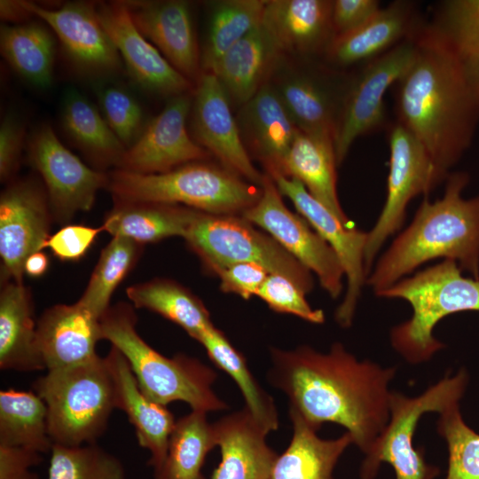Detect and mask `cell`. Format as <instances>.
I'll return each instance as SVG.
<instances>
[{
    "mask_svg": "<svg viewBox=\"0 0 479 479\" xmlns=\"http://www.w3.org/2000/svg\"><path fill=\"white\" fill-rule=\"evenodd\" d=\"M271 359L268 380L287 396L289 410L318 430L325 422L344 427L365 454L370 452L390 418L396 367L358 360L340 342L326 353L271 348Z\"/></svg>",
    "mask_w": 479,
    "mask_h": 479,
    "instance_id": "6da1fadb",
    "label": "cell"
},
{
    "mask_svg": "<svg viewBox=\"0 0 479 479\" xmlns=\"http://www.w3.org/2000/svg\"><path fill=\"white\" fill-rule=\"evenodd\" d=\"M415 37L414 61L394 85L397 122L450 174L474 140L479 104L463 59L428 34L422 25Z\"/></svg>",
    "mask_w": 479,
    "mask_h": 479,
    "instance_id": "7a4b0ae2",
    "label": "cell"
},
{
    "mask_svg": "<svg viewBox=\"0 0 479 479\" xmlns=\"http://www.w3.org/2000/svg\"><path fill=\"white\" fill-rule=\"evenodd\" d=\"M444 192L423 200L412 223L392 241L369 273L375 294L389 288L421 264L451 259L479 280V195L464 199L469 175L450 173Z\"/></svg>",
    "mask_w": 479,
    "mask_h": 479,
    "instance_id": "3957f363",
    "label": "cell"
},
{
    "mask_svg": "<svg viewBox=\"0 0 479 479\" xmlns=\"http://www.w3.org/2000/svg\"><path fill=\"white\" fill-rule=\"evenodd\" d=\"M136 324L129 305L110 307L100 318L101 337L124 356L148 397L166 406L182 401L192 411L206 413L228 408L213 390L217 378L214 369L185 354L162 355L139 335Z\"/></svg>",
    "mask_w": 479,
    "mask_h": 479,
    "instance_id": "277c9868",
    "label": "cell"
},
{
    "mask_svg": "<svg viewBox=\"0 0 479 479\" xmlns=\"http://www.w3.org/2000/svg\"><path fill=\"white\" fill-rule=\"evenodd\" d=\"M376 295L400 298L412 306V317L391 329L390 342L412 365L428 361L444 347L433 334L441 319L457 312L479 311V280L464 277L451 259L403 278Z\"/></svg>",
    "mask_w": 479,
    "mask_h": 479,
    "instance_id": "5b68a950",
    "label": "cell"
},
{
    "mask_svg": "<svg viewBox=\"0 0 479 479\" xmlns=\"http://www.w3.org/2000/svg\"><path fill=\"white\" fill-rule=\"evenodd\" d=\"M108 177L115 200L180 205L211 215L243 213L261 195L236 173L202 161L157 174L116 169Z\"/></svg>",
    "mask_w": 479,
    "mask_h": 479,
    "instance_id": "8992f818",
    "label": "cell"
},
{
    "mask_svg": "<svg viewBox=\"0 0 479 479\" xmlns=\"http://www.w3.org/2000/svg\"><path fill=\"white\" fill-rule=\"evenodd\" d=\"M47 407L53 444L97 443L115 409L114 389L104 357L70 368L47 371L33 383Z\"/></svg>",
    "mask_w": 479,
    "mask_h": 479,
    "instance_id": "52a82bcc",
    "label": "cell"
},
{
    "mask_svg": "<svg viewBox=\"0 0 479 479\" xmlns=\"http://www.w3.org/2000/svg\"><path fill=\"white\" fill-rule=\"evenodd\" d=\"M467 375L460 370L444 376L422 394L410 397L391 391L390 418L360 467L361 479H373L381 462L394 469L396 479H435L440 469L426 462L424 448H415L413 435L420 417L426 412L440 413L463 396Z\"/></svg>",
    "mask_w": 479,
    "mask_h": 479,
    "instance_id": "ba28073f",
    "label": "cell"
},
{
    "mask_svg": "<svg viewBox=\"0 0 479 479\" xmlns=\"http://www.w3.org/2000/svg\"><path fill=\"white\" fill-rule=\"evenodd\" d=\"M243 216L200 212L185 237L213 272L239 263H252L270 274L284 276L306 294L313 279L306 267L271 235L255 229Z\"/></svg>",
    "mask_w": 479,
    "mask_h": 479,
    "instance_id": "9c48e42d",
    "label": "cell"
},
{
    "mask_svg": "<svg viewBox=\"0 0 479 479\" xmlns=\"http://www.w3.org/2000/svg\"><path fill=\"white\" fill-rule=\"evenodd\" d=\"M389 145L386 200L374 226L367 232L365 248L367 276L381 246L402 227L408 203L420 194L427 195L450 175L442 170L422 144L397 122L389 130Z\"/></svg>",
    "mask_w": 479,
    "mask_h": 479,
    "instance_id": "30bf717a",
    "label": "cell"
},
{
    "mask_svg": "<svg viewBox=\"0 0 479 479\" xmlns=\"http://www.w3.org/2000/svg\"><path fill=\"white\" fill-rule=\"evenodd\" d=\"M415 35L365 63L350 78L334 138L338 165L359 137L377 131L385 124V95L413 63L417 53Z\"/></svg>",
    "mask_w": 479,
    "mask_h": 479,
    "instance_id": "8fae6325",
    "label": "cell"
},
{
    "mask_svg": "<svg viewBox=\"0 0 479 479\" xmlns=\"http://www.w3.org/2000/svg\"><path fill=\"white\" fill-rule=\"evenodd\" d=\"M242 216L265 230L289 254L318 278L333 298L342 291V266L330 245L310 224L284 204L274 181L265 175L258 200Z\"/></svg>",
    "mask_w": 479,
    "mask_h": 479,
    "instance_id": "7c38bea8",
    "label": "cell"
},
{
    "mask_svg": "<svg viewBox=\"0 0 479 479\" xmlns=\"http://www.w3.org/2000/svg\"><path fill=\"white\" fill-rule=\"evenodd\" d=\"M27 156L44 182L51 213L59 221L66 222L77 212L89 211L98 192L107 187L108 175L84 164L47 123L29 136Z\"/></svg>",
    "mask_w": 479,
    "mask_h": 479,
    "instance_id": "4fadbf2b",
    "label": "cell"
},
{
    "mask_svg": "<svg viewBox=\"0 0 479 479\" xmlns=\"http://www.w3.org/2000/svg\"><path fill=\"white\" fill-rule=\"evenodd\" d=\"M267 175L272 178L280 194L290 199L299 214L335 252L347 278L346 294L335 311V319L341 326L349 327L366 282L365 248L367 232L341 223L296 178L278 172Z\"/></svg>",
    "mask_w": 479,
    "mask_h": 479,
    "instance_id": "5bb4252c",
    "label": "cell"
},
{
    "mask_svg": "<svg viewBox=\"0 0 479 479\" xmlns=\"http://www.w3.org/2000/svg\"><path fill=\"white\" fill-rule=\"evenodd\" d=\"M51 209L46 190L33 179L12 181L0 198L3 275L22 283L27 258L45 248Z\"/></svg>",
    "mask_w": 479,
    "mask_h": 479,
    "instance_id": "9a60e30c",
    "label": "cell"
},
{
    "mask_svg": "<svg viewBox=\"0 0 479 479\" xmlns=\"http://www.w3.org/2000/svg\"><path fill=\"white\" fill-rule=\"evenodd\" d=\"M20 3L51 29L78 72L98 77L121 70L122 59L98 20L96 3L68 2L59 8H47L24 0Z\"/></svg>",
    "mask_w": 479,
    "mask_h": 479,
    "instance_id": "2e32d148",
    "label": "cell"
},
{
    "mask_svg": "<svg viewBox=\"0 0 479 479\" xmlns=\"http://www.w3.org/2000/svg\"><path fill=\"white\" fill-rule=\"evenodd\" d=\"M192 104L190 93L169 98L161 112L145 124L138 138L125 150L116 169L157 174L207 159L209 153L187 130Z\"/></svg>",
    "mask_w": 479,
    "mask_h": 479,
    "instance_id": "e0dca14e",
    "label": "cell"
},
{
    "mask_svg": "<svg viewBox=\"0 0 479 479\" xmlns=\"http://www.w3.org/2000/svg\"><path fill=\"white\" fill-rule=\"evenodd\" d=\"M231 106L216 75L202 71L196 82L191 108L194 139L214 154L223 167L261 186L265 175L252 163Z\"/></svg>",
    "mask_w": 479,
    "mask_h": 479,
    "instance_id": "ac0fdd59",
    "label": "cell"
},
{
    "mask_svg": "<svg viewBox=\"0 0 479 479\" xmlns=\"http://www.w3.org/2000/svg\"><path fill=\"white\" fill-rule=\"evenodd\" d=\"M96 11L129 75L140 88L169 98L192 90V82L137 28L124 1L96 4Z\"/></svg>",
    "mask_w": 479,
    "mask_h": 479,
    "instance_id": "d6986e66",
    "label": "cell"
},
{
    "mask_svg": "<svg viewBox=\"0 0 479 479\" xmlns=\"http://www.w3.org/2000/svg\"><path fill=\"white\" fill-rule=\"evenodd\" d=\"M141 34L185 77L197 82L201 53L190 4L182 0L124 1Z\"/></svg>",
    "mask_w": 479,
    "mask_h": 479,
    "instance_id": "ffe728a7",
    "label": "cell"
},
{
    "mask_svg": "<svg viewBox=\"0 0 479 479\" xmlns=\"http://www.w3.org/2000/svg\"><path fill=\"white\" fill-rule=\"evenodd\" d=\"M36 323L37 350L46 371L77 366L98 357L100 318L79 301L47 309Z\"/></svg>",
    "mask_w": 479,
    "mask_h": 479,
    "instance_id": "44dd1931",
    "label": "cell"
},
{
    "mask_svg": "<svg viewBox=\"0 0 479 479\" xmlns=\"http://www.w3.org/2000/svg\"><path fill=\"white\" fill-rule=\"evenodd\" d=\"M111 375L115 407L133 425L139 445L150 453L148 465L153 469L163 462L177 420L166 405L156 403L140 389L124 356L112 346L104 357Z\"/></svg>",
    "mask_w": 479,
    "mask_h": 479,
    "instance_id": "7402d4cb",
    "label": "cell"
},
{
    "mask_svg": "<svg viewBox=\"0 0 479 479\" xmlns=\"http://www.w3.org/2000/svg\"><path fill=\"white\" fill-rule=\"evenodd\" d=\"M213 426L221 461L211 479H271L279 454L267 444L269 432L245 406Z\"/></svg>",
    "mask_w": 479,
    "mask_h": 479,
    "instance_id": "603a6c76",
    "label": "cell"
},
{
    "mask_svg": "<svg viewBox=\"0 0 479 479\" xmlns=\"http://www.w3.org/2000/svg\"><path fill=\"white\" fill-rule=\"evenodd\" d=\"M415 4L397 0L380 8L357 28L334 36L326 51L329 62L340 67L366 63L414 35L418 22Z\"/></svg>",
    "mask_w": 479,
    "mask_h": 479,
    "instance_id": "cb8c5ba5",
    "label": "cell"
},
{
    "mask_svg": "<svg viewBox=\"0 0 479 479\" xmlns=\"http://www.w3.org/2000/svg\"><path fill=\"white\" fill-rule=\"evenodd\" d=\"M242 140L267 170L281 173L283 161L299 132L277 90L269 82L240 106L236 118Z\"/></svg>",
    "mask_w": 479,
    "mask_h": 479,
    "instance_id": "d4e9b609",
    "label": "cell"
},
{
    "mask_svg": "<svg viewBox=\"0 0 479 479\" xmlns=\"http://www.w3.org/2000/svg\"><path fill=\"white\" fill-rule=\"evenodd\" d=\"M325 74L301 72L275 87L297 129L334 142L342 101L350 78L336 84Z\"/></svg>",
    "mask_w": 479,
    "mask_h": 479,
    "instance_id": "484cf974",
    "label": "cell"
},
{
    "mask_svg": "<svg viewBox=\"0 0 479 479\" xmlns=\"http://www.w3.org/2000/svg\"><path fill=\"white\" fill-rule=\"evenodd\" d=\"M330 0L267 1L262 24L281 51L326 52L334 38Z\"/></svg>",
    "mask_w": 479,
    "mask_h": 479,
    "instance_id": "4316f807",
    "label": "cell"
},
{
    "mask_svg": "<svg viewBox=\"0 0 479 479\" xmlns=\"http://www.w3.org/2000/svg\"><path fill=\"white\" fill-rule=\"evenodd\" d=\"M281 52L261 22L228 50L210 72L216 75L231 105L242 106L267 83Z\"/></svg>",
    "mask_w": 479,
    "mask_h": 479,
    "instance_id": "83f0119b",
    "label": "cell"
},
{
    "mask_svg": "<svg viewBox=\"0 0 479 479\" xmlns=\"http://www.w3.org/2000/svg\"><path fill=\"white\" fill-rule=\"evenodd\" d=\"M36 324L29 291L22 283L7 282L0 294L1 370H45L36 346Z\"/></svg>",
    "mask_w": 479,
    "mask_h": 479,
    "instance_id": "f1b7e54d",
    "label": "cell"
},
{
    "mask_svg": "<svg viewBox=\"0 0 479 479\" xmlns=\"http://www.w3.org/2000/svg\"><path fill=\"white\" fill-rule=\"evenodd\" d=\"M293 435L291 441L279 455L271 479H334L333 472L346 448L353 443L345 432L335 439H323L318 429L306 422L296 412L289 410Z\"/></svg>",
    "mask_w": 479,
    "mask_h": 479,
    "instance_id": "f546056e",
    "label": "cell"
},
{
    "mask_svg": "<svg viewBox=\"0 0 479 479\" xmlns=\"http://www.w3.org/2000/svg\"><path fill=\"white\" fill-rule=\"evenodd\" d=\"M200 211L180 205L115 200L101 225L113 237L130 239L138 244L172 236L185 238Z\"/></svg>",
    "mask_w": 479,
    "mask_h": 479,
    "instance_id": "4dcf8cb0",
    "label": "cell"
},
{
    "mask_svg": "<svg viewBox=\"0 0 479 479\" xmlns=\"http://www.w3.org/2000/svg\"><path fill=\"white\" fill-rule=\"evenodd\" d=\"M336 166L333 141L299 130L283 161L280 174L299 180L341 223L351 226L338 199Z\"/></svg>",
    "mask_w": 479,
    "mask_h": 479,
    "instance_id": "1f68e13d",
    "label": "cell"
},
{
    "mask_svg": "<svg viewBox=\"0 0 479 479\" xmlns=\"http://www.w3.org/2000/svg\"><path fill=\"white\" fill-rule=\"evenodd\" d=\"M61 126L71 142L97 167L117 166L126 150L101 112L75 90L64 97Z\"/></svg>",
    "mask_w": 479,
    "mask_h": 479,
    "instance_id": "d6a6232c",
    "label": "cell"
},
{
    "mask_svg": "<svg viewBox=\"0 0 479 479\" xmlns=\"http://www.w3.org/2000/svg\"><path fill=\"white\" fill-rule=\"evenodd\" d=\"M55 38L50 27L37 21L4 24L0 28L1 54L24 80L47 88L52 82Z\"/></svg>",
    "mask_w": 479,
    "mask_h": 479,
    "instance_id": "836d02e7",
    "label": "cell"
},
{
    "mask_svg": "<svg viewBox=\"0 0 479 479\" xmlns=\"http://www.w3.org/2000/svg\"><path fill=\"white\" fill-rule=\"evenodd\" d=\"M216 446L207 413L192 411L177 420L162 464L153 479H207L202 473L208 453Z\"/></svg>",
    "mask_w": 479,
    "mask_h": 479,
    "instance_id": "e575fe53",
    "label": "cell"
},
{
    "mask_svg": "<svg viewBox=\"0 0 479 479\" xmlns=\"http://www.w3.org/2000/svg\"><path fill=\"white\" fill-rule=\"evenodd\" d=\"M126 293L136 308L158 313L196 341L214 326L203 302L174 281L154 279L139 283L129 287Z\"/></svg>",
    "mask_w": 479,
    "mask_h": 479,
    "instance_id": "d590c367",
    "label": "cell"
},
{
    "mask_svg": "<svg viewBox=\"0 0 479 479\" xmlns=\"http://www.w3.org/2000/svg\"><path fill=\"white\" fill-rule=\"evenodd\" d=\"M0 444L51 452L47 407L33 389L0 391Z\"/></svg>",
    "mask_w": 479,
    "mask_h": 479,
    "instance_id": "8d00e7d4",
    "label": "cell"
},
{
    "mask_svg": "<svg viewBox=\"0 0 479 479\" xmlns=\"http://www.w3.org/2000/svg\"><path fill=\"white\" fill-rule=\"evenodd\" d=\"M198 342L205 348L216 367L225 372L236 382L245 400V407L269 433L279 427L275 402L251 373L245 357L215 326L205 331Z\"/></svg>",
    "mask_w": 479,
    "mask_h": 479,
    "instance_id": "74e56055",
    "label": "cell"
},
{
    "mask_svg": "<svg viewBox=\"0 0 479 479\" xmlns=\"http://www.w3.org/2000/svg\"><path fill=\"white\" fill-rule=\"evenodd\" d=\"M266 2L224 0L214 4L201 53L202 71L210 72L228 50L262 22Z\"/></svg>",
    "mask_w": 479,
    "mask_h": 479,
    "instance_id": "f35d334b",
    "label": "cell"
},
{
    "mask_svg": "<svg viewBox=\"0 0 479 479\" xmlns=\"http://www.w3.org/2000/svg\"><path fill=\"white\" fill-rule=\"evenodd\" d=\"M139 245L116 236L102 250L88 286L78 300L98 318L110 308L114 291L137 260Z\"/></svg>",
    "mask_w": 479,
    "mask_h": 479,
    "instance_id": "ab89813d",
    "label": "cell"
},
{
    "mask_svg": "<svg viewBox=\"0 0 479 479\" xmlns=\"http://www.w3.org/2000/svg\"><path fill=\"white\" fill-rule=\"evenodd\" d=\"M423 29L461 59L479 52V0H446Z\"/></svg>",
    "mask_w": 479,
    "mask_h": 479,
    "instance_id": "60d3db41",
    "label": "cell"
},
{
    "mask_svg": "<svg viewBox=\"0 0 479 479\" xmlns=\"http://www.w3.org/2000/svg\"><path fill=\"white\" fill-rule=\"evenodd\" d=\"M47 479H126L121 460L97 443L53 444Z\"/></svg>",
    "mask_w": 479,
    "mask_h": 479,
    "instance_id": "b9f144b4",
    "label": "cell"
},
{
    "mask_svg": "<svg viewBox=\"0 0 479 479\" xmlns=\"http://www.w3.org/2000/svg\"><path fill=\"white\" fill-rule=\"evenodd\" d=\"M437 432L448 446L446 479H479V435L464 422L459 403L439 413Z\"/></svg>",
    "mask_w": 479,
    "mask_h": 479,
    "instance_id": "7bdbcfd3",
    "label": "cell"
},
{
    "mask_svg": "<svg viewBox=\"0 0 479 479\" xmlns=\"http://www.w3.org/2000/svg\"><path fill=\"white\" fill-rule=\"evenodd\" d=\"M100 112L113 132L127 148L142 133L144 113L129 91L118 85H106L98 92Z\"/></svg>",
    "mask_w": 479,
    "mask_h": 479,
    "instance_id": "ee69618b",
    "label": "cell"
},
{
    "mask_svg": "<svg viewBox=\"0 0 479 479\" xmlns=\"http://www.w3.org/2000/svg\"><path fill=\"white\" fill-rule=\"evenodd\" d=\"M306 293L289 279L269 274L257 296L274 311L297 316L308 322L321 324L325 315L321 310H314L305 299Z\"/></svg>",
    "mask_w": 479,
    "mask_h": 479,
    "instance_id": "f6af8a7d",
    "label": "cell"
},
{
    "mask_svg": "<svg viewBox=\"0 0 479 479\" xmlns=\"http://www.w3.org/2000/svg\"><path fill=\"white\" fill-rule=\"evenodd\" d=\"M26 137L25 123L11 113L6 114L0 125V177L2 182L11 180L17 172Z\"/></svg>",
    "mask_w": 479,
    "mask_h": 479,
    "instance_id": "bcb514c9",
    "label": "cell"
},
{
    "mask_svg": "<svg viewBox=\"0 0 479 479\" xmlns=\"http://www.w3.org/2000/svg\"><path fill=\"white\" fill-rule=\"evenodd\" d=\"M103 231L102 226L66 225L49 237L45 247L50 248L62 261H77L85 255Z\"/></svg>",
    "mask_w": 479,
    "mask_h": 479,
    "instance_id": "7dc6e473",
    "label": "cell"
},
{
    "mask_svg": "<svg viewBox=\"0 0 479 479\" xmlns=\"http://www.w3.org/2000/svg\"><path fill=\"white\" fill-rule=\"evenodd\" d=\"M224 292L233 293L244 299L256 295L270 274L263 267L252 263H239L216 272Z\"/></svg>",
    "mask_w": 479,
    "mask_h": 479,
    "instance_id": "c3c4849f",
    "label": "cell"
},
{
    "mask_svg": "<svg viewBox=\"0 0 479 479\" xmlns=\"http://www.w3.org/2000/svg\"><path fill=\"white\" fill-rule=\"evenodd\" d=\"M380 8L381 2L378 0H334L332 4L334 37L357 28Z\"/></svg>",
    "mask_w": 479,
    "mask_h": 479,
    "instance_id": "681fc988",
    "label": "cell"
},
{
    "mask_svg": "<svg viewBox=\"0 0 479 479\" xmlns=\"http://www.w3.org/2000/svg\"><path fill=\"white\" fill-rule=\"evenodd\" d=\"M42 460L34 450L0 444V479H39L30 468Z\"/></svg>",
    "mask_w": 479,
    "mask_h": 479,
    "instance_id": "f907efd6",
    "label": "cell"
},
{
    "mask_svg": "<svg viewBox=\"0 0 479 479\" xmlns=\"http://www.w3.org/2000/svg\"><path fill=\"white\" fill-rule=\"evenodd\" d=\"M1 18L4 20L21 22L25 21L28 17L33 16L27 11L19 1L1 0L0 2Z\"/></svg>",
    "mask_w": 479,
    "mask_h": 479,
    "instance_id": "816d5d0a",
    "label": "cell"
},
{
    "mask_svg": "<svg viewBox=\"0 0 479 479\" xmlns=\"http://www.w3.org/2000/svg\"><path fill=\"white\" fill-rule=\"evenodd\" d=\"M49 266L46 254L37 251L30 255L24 263V273L30 277H40L44 274Z\"/></svg>",
    "mask_w": 479,
    "mask_h": 479,
    "instance_id": "f5cc1de1",
    "label": "cell"
},
{
    "mask_svg": "<svg viewBox=\"0 0 479 479\" xmlns=\"http://www.w3.org/2000/svg\"><path fill=\"white\" fill-rule=\"evenodd\" d=\"M463 61L468 82L479 104V52Z\"/></svg>",
    "mask_w": 479,
    "mask_h": 479,
    "instance_id": "db71d44e",
    "label": "cell"
}]
</instances>
